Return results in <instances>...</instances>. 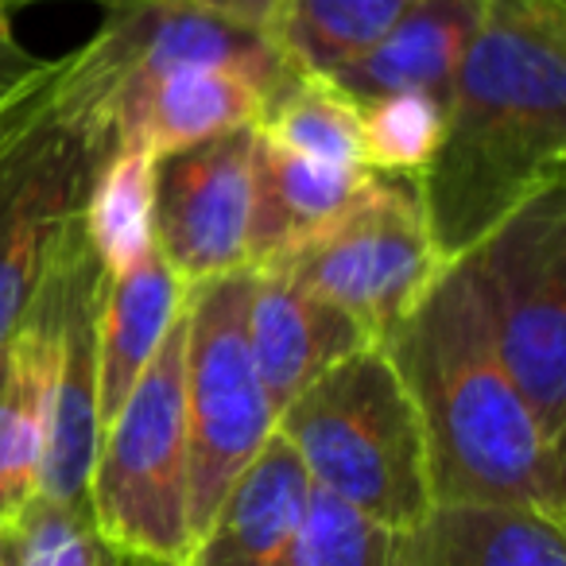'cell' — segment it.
<instances>
[{"mask_svg":"<svg viewBox=\"0 0 566 566\" xmlns=\"http://www.w3.org/2000/svg\"><path fill=\"white\" fill-rule=\"evenodd\" d=\"M388 566H566V524L516 504H431L392 532Z\"/></svg>","mask_w":566,"mask_h":566,"instance_id":"14","label":"cell"},{"mask_svg":"<svg viewBox=\"0 0 566 566\" xmlns=\"http://www.w3.org/2000/svg\"><path fill=\"white\" fill-rule=\"evenodd\" d=\"M283 268L303 292L349 315L373 346L431 292L442 275L416 175H380L334 226L268 260Z\"/></svg>","mask_w":566,"mask_h":566,"instance_id":"7","label":"cell"},{"mask_svg":"<svg viewBox=\"0 0 566 566\" xmlns=\"http://www.w3.org/2000/svg\"><path fill=\"white\" fill-rule=\"evenodd\" d=\"M249 346L272 411L280 416L307 385L349 354L373 346L369 334L318 295L303 292L275 264L249 268Z\"/></svg>","mask_w":566,"mask_h":566,"instance_id":"12","label":"cell"},{"mask_svg":"<svg viewBox=\"0 0 566 566\" xmlns=\"http://www.w3.org/2000/svg\"><path fill=\"white\" fill-rule=\"evenodd\" d=\"M256 125L156 156L151 241L182 287L249 268Z\"/></svg>","mask_w":566,"mask_h":566,"instance_id":"10","label":"cell"},{"mask_svg":"<svg viewBox=\"0 0 566 566\" xmlns=\"http://www.w3.org/2000/svg\"><path fill=\"white\" fill-rule=\"evenodd\" d=\"M55 71H59V59L43 78H35L32 86H24L20 94H12L9 102H0V206L12 195L20 175L28 171L35 151L43 148L51 128L59 125Z\"/></svg>","mask_w":566,"mask_h":566,"instance_id":"26","label":"cell"},{"mask_svg":"<svg viewBox=\"0 0 566 566\" xmlns=\"http://www.w3.org/2000/svg\"><path fill=\"white\" fill-rule=\"evenodd\" d=\"M0 566H20L17 527H0Z\"/></svg>","mask_w":566,"mask_h":566,"instance_id":"29","label":"cell"},{"mask_svg":"<svg viewBox=\"0 0 566 566\" xmlns=\"http://www.w3.org/2000/svg\"><path fill=\"white\" fill-rule=\"evenodd\" d=\"M187 300L179 275L164 264L156 249L144 252L133 268L109 275L102 303V331H97V419L102 431L120 411L136 380L156 357L159 342L175 326Z\"/></svg>","mask_w":566,"mask_h":566,"instance_id":"18","label":"cell"},{"mask_svg":"<svg viewBox=\"0 0 566 566\" xmlns=\"http://www.w3.org/2000/svg\"><path fill=\"white\" fill-rule=\"evenodd\" d=\"M496 354L551 442L566 439V182L539 190L465 256Z\"/></svg>","mask_w":566,"mask_h":566,"instance_id":"6","label":"cell"},{"mask_svg":"<svg viewBox=\"0 0 566 566\" xmlns=\"http://www.w3.org/2000/svg\"><path fill=\"white\" fill-rule=\"evenodd\" d=\"M48 318L28 303L17 331L0 342V527H17L40 496L48 442Z\"/></svg>","mask_w":566,"mask_h":566,"instance_id":"19","label":"cell"},{"mask_svg":"<svg viewBox=\"0 0 566 566\" xmlns=\"http://www.w3.org/2000/svg\"><path fill=\"white\" fill-rule=\"evenodd\" d=\"M187 66H229L268 90V105L300 74L264 32L182 0H109L86 48L59 59L55 117L102 164L113 133L148 86Z\"/></svg>","mask_w":566,"mask_h":566,"instance_id":"4","label":"cell"},{"mask_svg":"<svg viewBox=\"0 0 566 566\" xmlns=\"http://www.w3.org/2000/svg\"><path fill=\"white\" fill-rule=\"evenodd\" d=\"M481 12L485 0H416L369 55L323 82L342 90L354 105L408 90L447 105L450 82L478 35Z\"/></svg>","mask_w":566,"mask_h":566,"instance_id":"15","label":"cell"},{"mask_svg":"<svg viewBox=\"0 0 566 566\" xmlns=\"http://www.w3.org/2000/svg\"><path fill=\"white\" fill-rule=\"evenodd\" d=\"M179 311L144 377L97 439L86 504L125 566H179L190 551V439Z\"/></svg>","mask_w":566,"mask_h":566,"instance_id":"5","label":"cell"},{"mask_svg":"<svg viewBox=\"0 0 566 566\" xmlns=\"http://www.w3.org/2000/svg\"><path fill=\"white\" fill-rule=\"evenodd\" d=\"M151 167L156 159L144 148H113L90 179L82 206V226L102 260L105 275L133 268L151 241Z\"/></svg>","mask_w":566,"mask_h":566,"instance_id":"21","label":"cell"},{"mask_svg":"<svg viewBox=\"0 0 566 566\" xmlns=\"http://www.w3.org/2000/svg\"><path fill=\"white\" fill-rule=\"evenodd\" d=\"M311 478L280 431L237 473L179 566H283L311 504Z\"/></svg>","mask_w":566,"mask_h":566,"instance_id":"13","label":"cell"},{"mask_svg":"<svg viewBox=\"0 0 566 566\" xmlns=\"http://www.w3.org/2000/svg\"><path fill=\"white\" fill-rule=\"evenodd\" d=\"M427 447L434 504H516L566 524V458L512 385L462 260L385 334Z\"/></svg>","mask_w":566,"mask_h":566,"instance_id":"2","label":"cell"},{"mask_svg":"<svg viewBox=\"0 0 566 566\" xmlns=\"http://www.w3.org/2000/svg\"><path fill=\"white\" fill-rule=\"evenodd\" d=\"M416 0H280L268 43L303 78H334L369 55Z\"/></svg>","mask_w":566,"mask_h":566,"instance_id":"20","label":"cell"},{"mask_svg":"<svg viewBox=\"0 0 566 566\" xmlns=\"http://www.w3.org/2000/svg\"><path fill=\"white\" fill-rule=\"evenodd\" d=\"M20 566H125L102 539L86 501L63 504L35 496L17 520Z\"/></svg>","mask_w":566,"mask_h":566,"instance_id":"24","label":"cell"},{"mask_svg":"<svg viewBox=\"0 0 566 566\" xmlns=\"http://www.w3.org/2000/svg\"><path fill=\"white\" fill-rule=\"evenodd\" d=\"M369 167H331L292 156L256 133L252 148L249 268L292 252L342 218L369 190Z\"/></svg>","mask_w":566,"mask_h":566,"instance_id":"17","label":"cell"},{"mask_svg":"<svg viewBox=\"0 0 566 566\" xmlns=\"http://www.w3.org/2000/svg\"><path fill=\"white\" fill-rule=\"evenodd\" d=\"M182 4H195V9L213 12V17H226L241 28H252V32H268L275 9H280V0H182Z\"/></svg>","mask_w":566,"mask_h":566,"instance_id":"28","label":"cell"},{"mask_svg":"<svg viewBox=\"0 0 566 566\" xmlns=\"http://www.w3.org/2000/svg\"><path fill=\"white\" fill-rule=\"evenodd\" d=\"M392 532L357 516L323 489H311V504L295 547L283 566H388Z\"/></svg>","mask_w":566,"mask_h":566,"instance_id":"25","label":"cell"},{"mask_svg":"<svg viewBox=\"0 0 566 566\" xmlns=\"http://www.w3.org/2000/svg\"><path fill=\"white\" fill-rule=\"evenodd\" d=\"M268 90L229 66H187L140 94L113 133V148H144L151 159L237 128L260 125ZM109 148V151H113Z\"/></svg>","mask_w":566,"mask_h":566,"instance_id":"16","label":"cell"},{"mask_svg":"<svg viewBox=\"0 0 566 566\" xmlns=\"http://www.w3.org/2000/svg\"><path fill=\"white\" fill-rule=\"evenodd\" d=\"M105 275L82 213L66 229L48 275L32 300L48 318V442L40 462V496L63 504L86 501L102 419H97V331H102Z\"/></svg>","mask_w":566,"mask_h":566,"instance_id":"9","label":"cell"},{"mask_svg":"<svg viewBox=\"0 0 566 566\" xmlns=\"http://www.w3.org/2000/svg\"><path fill=\"white\" fill-rule=\"evenodd\" d=\"M256 133L292 156L331 167H365L361 109L323 78H295L260 117Z\"/></svg>","mask_w":566,"mask_h":566,"instance_id":"22","label":"cell"},{"mask_svg":"<svg viewBox=\"0 0 566 566\" xmlns=\"http://www.w3.org/2000/svg\"><path fill=\"white\" fill-rule=\"evenodd\" d=\"M182 400L190 439V543L213 516L237 473L275 431L264 380L252 361L249 268L187 287Z\"/></svg>","mask_w":566,"mask_h":566,"instance_id":"8","label":"cell"},{"mask_svg":"<svg viewBox=\"0 0 566 566\" xmlns=\"http://www.w3.org/2000/svg\"><path fill=\"white\" fill-rule=\"evenodd\" d=\"M566 0H485L419 198L458 260L539 190L566 182Z\"/></svg>","mask_w":566,"mask_h":566,"instance_id":"1","label":"cell"},{"mask_svg":"<svg viewBox=\"0 0 566 566\" xmlns=\"http://www.w3.org/2000/svg\"><path fill=\"white\" fill-rule=\"evenodd\" d=\"M97 159L66 125H55L0 206V342L17 331L48 275L66 229L82 213Z\"/></svg>","mask_w":566,"mask_h":566,"instance_id":"11","label":"cell"},{"mask_svg":"<svg viewBox=\"0 0 566 566\" xmlns=\"http://www.w3.org/2000/svg\"><path fill=\"white\" fill-rule=\"evenodd\" d=\"M311 485L385 532H408L431 512V473L416 403L385 346H365L326 369L275 416Z\"/></svg>","mask_w":566,"mask_h":566,"instance_id":"3","label":"cell"},{"mask_svg":"<svg viewBox=\"0 0 566 566\" xmlns=\"http://www.w3.org/2000/svg\"><path fill=\"white\" fill-rule=\"evenodd\" d=\"M51 66H55V59H40L35 51H28L12 32V20H0V102H9L12 94L32 86Z\"/></svg>","mask_w":566,"mask_h":566,"instance_id":"27","label":"cell"},{"mask_svg":"<svg viewBox=\"0 0 566 566\" xmlns=\"http://www.w3.org/2000/svg\"><path fill=\"white\" fill-rule=\"evenodd\" d=\"M361 109V159L380 175H423L439 151L447 105L427 94H388Z\"/></svg>","mask_w":566,"mask_h":566,"instance_id":"23","label":"cell"}]
</instances>
